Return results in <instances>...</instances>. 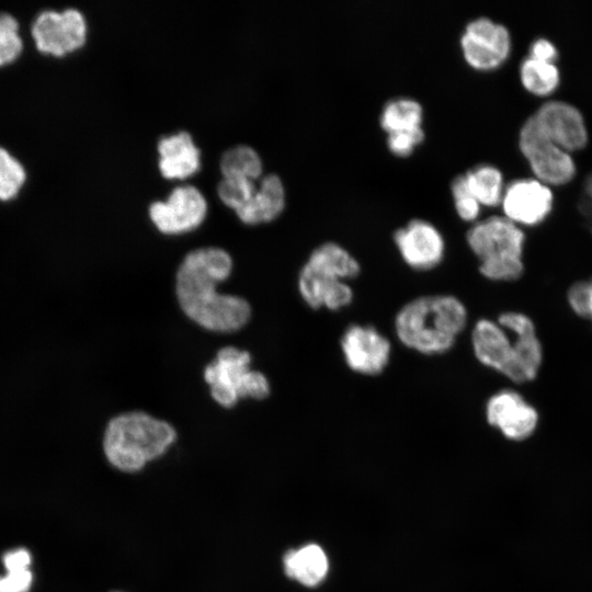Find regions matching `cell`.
<instances>
[{
    "mask_svg": "<svg viewBox=\"0 0 592 592\" xmlns=\"http://www.w3.org/2000/svg\"><path fill=\"white\" fill-rule=\"evenodd\" d=\"M231 267L227 251L204 247L189 252L177 273L175 292L182 310L210 331H237L251 316L246 299L217 292V284L229 276Z\"/></svg>",
    "mask_w": 592,
    "mask_h": 592,
    "instance_id": "6da1fadb",
    "label": "cell"
},
{
    "mask_svg": "<svg viewBox=\"0 0 592 592\" xmlns=\"http://www.w3.org/2000/svg\"><path fill=\"white\" fill-rule=\"evenodd\" d=\"M467 320V308L457 297L425 295L413 298L398 310L394 329L406 348L423 355H441L455 345Z\"/></svg>",
    "mask_w": 592,
    "mask_h": 592,
    "instance_id": "7a4b0ae2",
    "label": "cell"
},
{
    "mask_svg": "<svg viewBox=\"0 0 592 592\" xmlns=\"http://www.w3.org/2000/svg\"><path fill=\"white\" fill-rule=\"evenodd\" d=\"M175 437V430L168 422L141 411L126 412L107 423L103 451L113 467L136 473L161 457Z\"/></svg>",
    "mask_w": 592,
    "mask_h": 592,
    "instance_id": "3957f363",
    "label": "cell"
},
{
    "mask_svg": "<svg viewBox=\"0 0 592 592\" xmlns=\"http://www.w3.org/2000/svg\"><path fill=\"white\" fill-rule=\"evenodd\" d=\"M360 272V262L344 247L327 241L311 251L299 271L298 292L310 308L338 311L353 301L348 281Z\"/></svg>",
    "mask_w": 592,
    "mask_h": 592,
    "instance_id": "277c9868",
    "label": "cell"
},
{
    "mask_svg": "<svg viewBox=\"0 0 592 592\" xmlns=\"http://www.w3.org/2000/svg\"><path fill=\"white\" fill-rule=\"evenodd\" d=\"M466 240L486 278L515 281L523 274L524 234L506 217L491 216L475 223Z\"/></svg>",
    "mask_w": 592,
    "mask_h": 592,
    "instance_id": "5b68a950",
    "label": "cell"
},
{
    "mask_svg": "<svg viewBox=\"0 0 592 592\" xmlns=\"http://www.w3.org/2000/svg\"><path fill=\"white\" fill-rule=\"evenodd\" d=\"M251 355L235 346L218 351L216 360L205 367L204 378L214 400L225 408L234 407L239 398L264 399L270 383L264 374L250 368Z\"/></svg>",
    "mask_w": 592,
    "mask_h": 592,
    "instance_id": "8992f818",
    "label": "cell"
},
{
    "mask_svg": "<svg viewBox=\"0 0 592 592\" xmlns=\"http://www.w3.org/2000/svg\"><path fill=\"white\" fill-rule=\"evenodd\" d=\"M520 148L540 182L562 184L573 177L576 168L568 151L545 135L532 116L521 128Z\"/></svg>",
    "mask_w": 592,
    "mask_h": 592,
    "instance_id": "52a82bcc",
    "label": "cell"
},
{
    "mask_svg": "<svg viewBox=\"0 0 592 592\" xmlns=\"http://www.w3.org/2000/svg\"><path fill=\"white\" fill-rule=\"evenodd\" d=\"M155 226L166 235L190 231L201 225L207 214V201L192 184L175 186L166 200L153 201L148 208Z\"/></svg>",
    "mask_w": 592,
    "mask_h": 592,
    "instance_id": "ba28073f",
    "label": "cell"
},
{
    "mask_svg": "<svg viewBox=\"0 0 592 592\" xmlns=\"http://www.w3.org/2000/svg\"><path fill=\"white\" fill-rule=\"evenodd\" d=\"M32 35L41 53L61 57L83 46L87 21L83 13L73 8L61 12L43 11L33 23Z\"/></svg>",
    "mask_w": 592,
    "mask_h": 592,
    "instance_id": "9c48e42d",
    "label": "cell"
},
{
    "mask_svg": "<svg viewBox=\"0 0 592 592\" xmlns=\"http://www.w3.org/2000/svg\"><path fill=\"white\" fill-rule=\"evenodd\" d=\"M460 48L469 66L491 70L506 59L511 38L504 25L481 16L466 24L460 36Z\"/></svg>",
    "mask_w": 592,
    "mask_h": 592,
    "instance_id": "30bf717a",
    "label": "cell"
},
{
    "mask_svg": "<svg viewBox=\"0 0 592 592\" xmlns=\"http://www.w3.org/2000/svg\"><path fill=\"white\" fill-rule=\"evenodd\" d=\"M340 346L348 367L360 375H379L390 361L391 343L373 326H349L341 337Z\"/></svg>",
    "mask_w": 592,
    "mask_h": 592,
    "instance_id": "8fae6325",
    "label": "cell"
},
{
    "mask_svg": "<svg viewBox=\"0 0 592 592\" xmlns=\"http://www.w3.org/2000/svg\"><path fill=\"white\" fill-rule=\"evenodd\" d=\"M392 238L401 259L415 271L432 270L444 259V237L429 220L413 218L396 229Z\"/></svg>",
    "mask_w": 592,
    "mask_h": 592,
    "instance_id": "7c38bea8",
    "label": "cell"
},
{
    "mask_svg": "<svg viewBox=\"0 0 592 592\" xmlns=\"http://www.w3.org/2000/svg\"><path fill=\"white\" fill-rule=\"evenodd\" d=\"M488 423L512 441L530 437L538 425V412L513 389L493 394L486 403Z\"/></svg>",
    "mask_w": 592,
    "mask_h": 592,
    "instance_id": "4fadbf2b",
    "label": "cell"
},
{
    "mask_svg": "<svg viewBox=\"0 0 592 592\" xmlns=\"http://www.w3.org/2000/svg\"><path fill=\"white\" fill-rule=\"evenodd\" d=\"M497 321L514 339V363L509 379L517 384L535 379L543 362V348L534 322L517 311H505Z\"/></svg>",
    "mask_w": 592,
    "mask_h": 592,
    "instance_id": "5bb4252c",
    "label": "cell"
},
{
    "mask_svg": "<svg viewBox=\"0 0 592 592\" xmlns=\"http://www.w3.org/2000/svg\"><path fill=\"white\" fill-rule=\"evenodd\" d=\"M501 204L504 217L516 225L532 226L548 215L553 195L549 187L539 180L523 179L506 186Z\"/></svg>",
    "mask_w": 592,
    "mask_h": 592,
    "instance_id": "9a60e30c",
    "label": "cell"
},
{
    "mask_svg": "<svg viewBox=\"0 0 592 592\" xmlns=\"http://www.w3.org/2000/svg\"><path fill=\"white\" fill-rule=\"evenodd\" d=\"M532 117L545 135L566 151L580 149L588 140L582 115L570 104L547 102Z\"/></svg>",
    "mask_w": 592,
    "mask_h": 592,
    "instance_id": "2e32d148",
    "label": "cell"
},
{
    "mask_svg": "<svg viewBox=\"0 0 592 592\" xmlns=\"http://www.w3.org/2000/svg\"><path fill=\"white\" fill-rule=\"evenodd\" d=\"M471 346L479 363L510 377L514 363V339L498 321L479 319L471 330Z\"/></svg>",
    "mask_w": 592,
    "mask_h": 592,
    "instance_id": "e0dca14e",
    "label": "cell"
},
{
    "mask_svg": "<svg viewBox=\"0 0 592 592\" xmlns=\"http://www.w3.org/2000/svg\"><path fill=\"white\" fill-rule=\"evenodd\" d=\"M158 167L168 179H182L195 173L201 166V151L186 130L162 136L157 145Z\"/></svg>",
    "mask_w": 592,
    "mask_h": 592,
    "instance_id": "ac0fdd59",
    "label": "cell"
},
{
    "mask_svg": "<svg viewBox=\"0 0 592 592\" xmlns=\"http://www.w3.org/2000/svg\"><path fill=\"white\" fill-rule=\"evenodd\" d=\"M285 186L276 173H267L260 179L251 198L236 210L241 221L248 225L269 223L284 210Z\"/></svg>",
    "mask_w": 592,
    "mask_h": 592,
    "instance_id": "d6986e66",
    "label": "cell"
},
{
    "mask_svg": "<svg viewBox=\"0 0 592 592\" xmlns=\"http://www.w3.org/2000/svg\"><path fill=\"white\" fill-rule=\"evenodd\" d=\"M284 572L301 585L320 584L329 572V558L323 548L315 543L289 549L283 557Z\"/></svg>",
    "mask_w": 592,
    "mask_h": 592,
    "instance_id": "ffe728a7",
    "label": "cell"
},
{
    "mask_svg": "<svg viewBox=\"0 0 592 592\" xmlns=\"http://www.w3.org/2000/svg\"><path fill=\"white\" fill-rule=\"evenodd\" d=\"M423 107L419 101L409 96L388 100L380 112L379 124L386 132L396 133L422 127Z\"/></svg>",
    "mask_w": 592,
    "mask_h": 592,
    "instance_id": "44dd1931",
    "label": "cell"
},
{
    "mask_svg": "<svg viewBox=\"0 0 592 592\" xmlns=\"http://www.w3.org/2000/svg\"><path fill=\"white\" fill-rule=\"evenodd\" d=\"M219 168L223 177H239L257 181L262 174L263 163L253 147L239 144L223 152Z\"/></svg>",
    "mask_w": 592,
    "mask_h": 592,
    "instance_id": "7402d4cb",
    "label": "cell"
},
{
    "mask_svg": "<svg viewBox=\"0 0 592 592\" xmlns=\"http://www.w3.org/2000/svg\"><path fill=\"white\" fill-rule=\"evenodd\" d=\"M464 174L469 189L481 205L494 206L501 203L504 190L502 173L498 168L479 164Z\"/></svg>",
    "mask_w": 592,
    "mask_h": 592,
    "instance_id": "603a6c76",
    "label": "cell"
},
{
    "mask_svg": "<svg viewBox=\"0 0 592 592\" xmlns=\"http://www.w3.org/2000/svg\"><path fill=\"white\" fill-rule=\"evenodd\" d=\"M521 80L530 92L546 95L557 88L559 71L554 62L528 57L521 66Z\"/></svg>",
    "mask_w": 592,
    "mask_h": 592,
    "instance_id": "cb8c5ba5",
    "label": "cell"
},
{
    "mask_svg": "<svg viewBox=\"0 0 592 592\" xmlns=\"http://www.w3.org/2000/svg\"><path fill=\"white\" fill-rule=\"evenodd\" d=\"M26 179L23 166L0 147V201L14 198Z\"/></svg>",
    "mask_w": 592,
    "mask_h": 592,
    "instance_id": "d4e9b609",
    "label": "cell"
},
{
    "mask_svg": "<svg viewBox=\"0 0 592 592\" xmlns=\"http://www.w3.org/2000/svg\"><path fill=\"white\" fill-rule=\"evenodd\" d=\"M257 186L255 180L239 177H223L217 185V194L226 205L236 212L251 198Z\"/></svg>",
    "mask_w": 592,
    "mask_h": 592,
    "instance_id": "484cf974",
    "label": "cell"
},
{
    "mask_svg": "<svg viewBox=\"0 0 592 592\" xmlns=\"http://www.w3.org/2000/svg\"><path fill=\"white\" fill-rule=\"evenodd\" d=\"M23 43L16 20L7 13L0 14V67L14 61L22 53Z\"/></svg>",
    "mask_w": 592,
    "mask_h": 592,
    "instance_id": "4316f807",
    "label": "cell"
},
{
    "mask_svg": "<svg viewBox=\"0 0 592 592\" xmlns=\"http://www.w3.org/2000/svg\"><path fill=\"white\" fill-rule=\"evenodd\" d=\"M451 191L457 215L465 221L476 220L481 204L469 189L465 174H457L451 182Z\"/></svg>",
    "mask_w": 592,
    "mask_h": 592,
    "instance_id": "83f0119b",
    "label": "cell"
},
{
    "mask_svg": "<svg viewBox=\"0 0 592 592\" xmlns=\"http://www.w3.org/2000/svg\"><path fill=\"white\" fill-rule=\"evenodd\" d=\"M425 133L422 127L405 132L389 133L386 144L391 153L397 157H407L424 140Z\"/></svg>",
    "mask_w": 592,
    "mask_h": 592,
    "instance_id": "f1b7e54d",
    "label": "cell"
},
{
    "mask_svg": "<svg viewBox=\"0 0 592 592\" xmlns=\"http://www.w3.org/2000/svg\"><path fill=\"white\" fill-rule=\"evenodd\" d=\"M567 299L578 316L592 320V278L573 283L568 289Z\"/></svg>",
    "mask_w": 592,
    "mask_h": 592,
    "instance_id": "f546056e",
    "label": "cell"
},
{
    "mask_svg": "<svg viewBox=\"0 0 592 592\" xmlns=\"http://www.w3.org/2000/svg\"><path fill=\"white\" fill-rule=\"evenodd\" d=\"M33 582L30 569L7 571L0 576V592H29Z\"/></svg>",
    "mask_w": 592,
    "mask_h": 592,
    "instance_id": "4dcf8cb0",
    "label": "cell"
},
{
    "mask_svg": "<svg viewBox=\"0 0 592 592\" xmlns=\"http://www.w3.org/2000/svg\"><path fill=\"white\" fill-rule=\"evenodd\" d=\"M2 563L7 571L30 569L32 556L25 548H15L3 554Z\"/></svg>",
    "mask_w": 592,
    "mask_h": 592,
    "instance_id": "1f68e13d",
    "label": "cell"
},
{
    "mask_svg": "<svg viewBox=\"0 0 592 592\" xmlns=\"http://www.w3.org/2000/svg\"><path fill=\"white\" fill-rule=\"evenodd\" d=\"M530 57L542 61L554 62L557 57V50L549 41L539 38L531 46Z\"/></svg>",
    "mask_w": 592,
    "mask_h": 592,
    "instance_id": "d6a6232c",
    "label": "cell"
},
{
    "mask_svg": "<svg viewBox=\"0 0 592 592\" xmlns=\"http://www.w3.org/2000/svg\"><path fill=\"white\" fill-rule=\"evenodd\" d=\"M585 190H587L588 196L590 197L592 202V175L587 181Z\"/></svg>",
    "mask_w": 592,
    "mask_h": 592,
    "instance_id": "836d02e7",
    "label": "cell"
}]
</instances>
